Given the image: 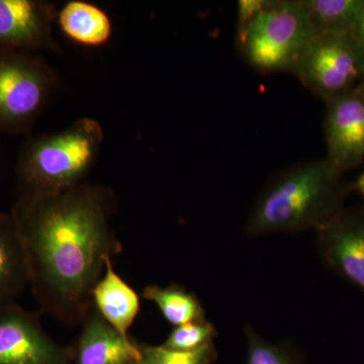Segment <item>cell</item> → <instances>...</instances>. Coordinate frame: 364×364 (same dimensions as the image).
I'll use <instances>...</instances> for the list:
<instances>
[{
  "label": "cell",
  "instance_id": "obj_9",
  "mask_svg": "<svg viewBox=\"0 0 364 364\" xmlns=\"http://www.w3.org/2000/svg\"><path fill=\"white\" fill-rule=\"evenodd\" d=\"M57 14L45 0H0V49L62 54L54 36Z\"/></svg>",
  "mask_w": 364,
  "mask_h": 364
},
{
  "label": "cell",
  "instance_id": "obj_21",
  "mask_svg": "<svg viewBox=\"0 0 364 364\" xmlns=\"http://www.w3.org/2000/svg\"><path fill=\"white\" fill-rule=\"evenodd\" d=\"M348 36L352 44L358 50L359 55L364 61V0L358 14V18L354 21V25L352 26Z\"/></svg>",
  "mask_w": 364,
  "mask_h": 364
},
{
  "label": "cell",
  "instance_id": "obj_7",
  "mask_svg": "<svg viewBox=\"0 0 364 364\" xmlns=\"http://www.w3.org/2000/svg\"><path fill=\"white\" fill-rule=\"evenodd\" d=\"M315 242L323 265L364 294V205L342 208L316 230Z\"/></svg>",
  "mask_w": 364,
  "mask_h": 364
},
{
  "label": "cell",
  "instance_id": "obj_23",
  "mask_svg": "<svg viewBox=\"0 0 364 364\" xmlns=\"http://www.w3.org/2000/svg\"><path fill=\"white\" fill-rule=\"evenodd\" d=\"M355 90L358 91L359 95L364 100V76L363 79H361L360 82L356 86Z\"/></svg>",
  "mask_w": 364,
  "mask_h": 364
},
{
  "label": "cell",
  "instance_id": "obj_8",
  "mask_svg": "<svg viewBox=\"0 0 364 364\" xmlns=\"http://www.w3.org/2000/svg\"><path fill=\"white\" fill-rule=\"evenodd\" d=\"M0 364H70V349L16 301L0 306Z\"/></svg>",
  "mask_w": 364,
  "mask_h": 364
},
{
  "label": "cell",
  "instance_id": "obj_16",
  "mask_svg": "<svg viewBox=\"0 0 364 364\" xmlns=\"http://www.w3.org/2000/svg\"><path fill=\"white\" fill-rule=\"evenodd\" d=\"M316 35H349L363 0H304Z\"/></svg>",
  "mask_w": 364,
  "mask_h": 364
},
{
  "label": "cell",
  "instance_id": "obj_12",
  "mask_svg": "<svg viewBox=\"0 0 364 364\" xmlns=\"http://www.w3.org/2000/svg\"><path fill=\"white\" fill-rule=\"evenodd\" d=\"M93 309L124 337L140 312V296L114 272L112 259L107 260L102 279L92 291Z\"/></svg>",
  "mask_w": 364,
  "mask_h": 364
},
{
  "label": "cell",
  "instance_id": "obj_6",
  "mask_svg": "<svg viewBox=\"0 0 364 364\" xmlns=\"http://www.w3.org/2000/svg\"><path fill=\"white\" fill-rule=\"evenodd\" d=\"M294 75L327 102L353 90L364 76V61L348 35H316L301 54Z\"/></svg>",
  "mask_w": 364,
  "mask_h": 364
},
{
  "label": "cell",
  "instance_id": "obj_14",
  "mask_svg": "<svg viewBox=\"0 0 364 364\" xmlns=\"http://www.w3.org/2000/svg\"><path fill=\"white\" fill-rule=\"evenodd\" d=\"M57 21L67 38L87 47L107 44L112 38V23L109 14L97 4L71 0L57 14Z\"/></svg>",
  "mask_w": 364,
  "mask_h": 364
},
{
  "label": "cell",
  "instance_id": "obj_10",
  "mask_svg": "<svg viewBox=\"0 0 364 364\" xmlns=\"http://www.w3.org/2000/svg\"><path fill=\"white\" fill-rule=\"evenodd\" d=\"M325 104V158L344 174L364 160V100L354 88Z\"/></svg>",
  "mask_w": 364,
  "mask_h": 364
},
{
  "label": "cell",
  "instance_id": "obj_17",
  "mask_svg": "<svg viewBox=\"0 0 364 364\" xmlns=\"http://www.w3.org/2000/svg\"><path fill=\"white\" fill-rule=\"evenodd\" d=\"M245 364H303L298 352L289 343H273L256 331L251 324L245 326Z\"/></svg>",
  "mask_w": 364,
  "mask_h": 364
},
{
  "label": "cell",
  "instance_id": "obj_19",
  "mask_svg": "<svg viewBox=\"0 0 364 364\" xmlns=\"http://www.w3.org/2000/svg\"><path fill=\"white\" fill-rule=\"evenodd\" d=\"M217 356L214 343L195 351H176L159 346L142 345L140 364H212Z\"/></svg>",
  "mask_w": 364,
  "mask_h": 364
},
{
  "label": "cell",
  "instance_id": "obj_11",
  "mask_svg": "<svg viewBox=\"0 0 364 364\" xmlns=\"http://www.w3.org/2000/svg\"><path fill=\"white\" fill-rule=\"evenodd\" d=\"M70 349V364H140L142 345L124 337L92 308Z\"/></svg>",
  "mask_w": 364,
  "mask_h": 364
},
{
  "label": "cell",
  "instance_id": "obj_15",
  "mask_svg": "<svg viewBox=\"0 0 364 364\" xmlns=\"http://www.w3.org/2000/svg\"><path fill=\"white\" fill-rule=\"evenodd\" d=\"M142 298L155 304L165 320L176 327L205 318V309L198 296L178 284H150L143 289Z\"/></svg>",
  "mask_w": 364,
  "mask_h": 364
},
{
  "label": "cell",
  "instance_id": "obj_3",
  "mask_svg": "<svg viewBox=\"0 0 364 364\" xmlns=\"http://www.w3.org/2000/svg\"><path fill=\"white\" fill-rule=\"evenodd\" d=\"M102 142V124L91 117H81L65 130L28 139L16 165L21 191L59 193L85 183Z\"/></svg>",
  "mask_w": 364,
  "mask_h": 364
},
{
  "label": "cell",
  "instance_id": "obj_5",
  "mask_svg": "<svg viewBox=\"0 0 364 364\" xmlns=\"http://www.w3.org/2000/svg\"><path fill=\"white\" fill-rule=\"evenodd\" d=\"M59 85L41 55L0 49V134L30 135Z\"/></svg>",
  "mask_w": 364,
  "mask_h": 364
},
{
  "label": "cell",
  "instance_id": "obj_18",
  "mask_svg": "<svg viewBox=\"0 0 364 364\" xmlns=\"http://www.w3.org/2000/svg\"><path fill=\"white\" fill-rule=\"evenodd\" d=\"M217 336V328L205 318L177 326L170 333L162 346L171 350L195 351L214 343V339Z\"/></svg>",
  "mask_w": 364,
  "mask_h": 364
},
{
  "label": "cell",
  "instance_id": "obj_2",
  "mask_svg": "<svg viewBox=\"0 0 364 364\" xmlns=\"http://www.w3.org/2000/svg\"><path fill=\"white\" fill-rule=\"evenodd\" d=\"M350 182L326 158L294 165L272 177L248 215L250 238L316 230L345 207Z\"/></svg>",
  "mask_w": 364,
  "mask_h": 364
},
{
  "label": "cell",
  "instance_id": "obj_20",
  "mask_svg": "<svg viewBox=\"0 0 364 364\" xmlns=\"http://www.w3.org/2000/svg\"><path fill=\"white\" fill-rule=\"evenodd\" d=\"M272 0H239L237 1L236 31L248 25L268 6Z\"/></svg>",
  "mask_w": 364,
  "mask_h": 364
},
{
  "label": "cell",
  "instance_id": "obj_13",
  "mask_svg": "<svg viewBox=\"0 0 364 364\" xmlns=\"http://www.w3.org/2000/svg\"><path fill=\"white\" fill-rule=\"evenodd\" d=\"M30 287L28 261L11 213L0 212V306L14 301Z\"/></svg>",
  "mask_w": 364,
  "mask_h": 364
},
{
  "label": "cell",
  "instance_id": "obj_1",
  "mask_svg": "<svg viewBox=\"0 0 364 364\" xmlns=\"http://www.w3.org/2000/svg\"><path fill=\"white\" fill-rule=\"evenodd\" d=\"M117 208L112 189L86 181L59 193L21 191L11 208L33 296L64 324H82L107 260L121 252L112 226Z\"/></svg>",
  "mask_w": 364,
  "mask_h": 364
},
{
  "label": "cell",
  "instance_id": "obj_4",
  "mask_svg": "<svg viewBox=\"0 0 364 364\" xmlns=\"http://www.w3.org/2000/svg\"><path fill=\"white\" fill-rule=\"evenodd\" d=\"M315 36L304 0H272L247 26L236 31V46L260 73H293Z\"/></svg>",
  "mask_w": 364,
  "mask_h": 364
},
{
  "label": "cell",
  "instance_id": "obj_22",
  "mask_svg": "<svg viewBox=\"0 0 364 364\" xmlns=\"http://www.w3.org/2000/svg\"><path fill=\"white\" fill-rule=\"evenodd\" d=\"M352 191H355L358 195L361 196L364 200V170L361 172L360 176L356 178V181L352 182Z\"/></svg>",
  "mask_w": 364,
  "mask_h": 364
}]
</instances>
